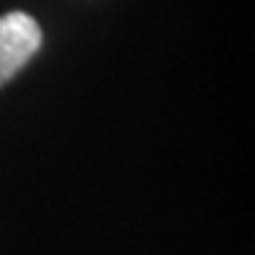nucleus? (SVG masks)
<instances>
[{"instance_id": "nucleus-1", "label": "nucleus", "mask_w": 255, "mask_h": 255, "mask_svg": "<svg viewBox=\"0 0 255 255\" xmlns=\"http://www.w3.org/2000/svg\"><path fill=\"white\" fill-rule=\"evenodd\" d=\"M42 47V29L24 10L0 16V86L24 68Z\"/></svg>"}]
</instances>
